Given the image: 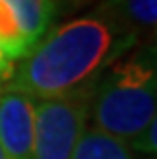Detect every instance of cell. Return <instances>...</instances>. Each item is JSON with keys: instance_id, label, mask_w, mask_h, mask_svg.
<instances>
[{"instance_id": "8", "label": "cell", "mask_w": 157, "mask_h": 159, "mask_svg": "<svg viewBox=\"0 0 157 159\" xmlns=\"http://www.w3.org/2000/svg\"><path fill=\"white\" fill-rule=\"evenodd\" d=\"M155 131H157V120L151 122V125H149L135 141H131L129 147H131V149H135V151H141V153H145V155H155V151H157Z\"/></svg>"}, {"instance_id": "6", "label": "cell", "mask_w": 157, "mask_h": 159, "mask_svg": "<svg viewBox=\"0 0 157 159\" xmlns=\"http://www.w3.org/2000/svg\"><path fill=\"white\" fill-rule=\"evenodd\" d=\"M16 10L25 35L35 45L45 35L51 19L57 10V0H6Z\"/></svg>"}, {"instance_id": "3", "label": "cell", "mask_w": 157, "mask_h": 159, "mask_svg": "<svg viewBox=\"0 0 157 159\" xmlns=\"http://www.w3.org/2000/svg\"><path fill=\"white\" fill-rule=\"evenodd\" d=\"M88 92L37 100L35 108V159H72L90 116Z\"/></svg>"}, {"instance_id": "5", "label": "cell", "mask_w": 157, "mask_h": 159, "mask_svg": "<svg viewBox=\"0 0 157 159\" xmlns=\"http://www.w3.org/2000/svg\"><path fill=\"white\" fill-rule=\"evenodd\" d=\"M72 159H137V155L120 139H114L94 126H86Z\"/></svg>"}, {"instance_id": "4", "label": "cell", "mask_w": 157, "mask_h": 159, "mask_svg": "<svg viewBox=\"0 0 157 159\" xmlns=\"http://www.w3.org/2000/svg\"><path fill=\"white\" fill-rule=\"evenodd\" d=\"M37 100L19 92H0V145L10 159H35Z\"/></svg>"}, {"instance_id": "2", "label": "cell", "mask_w": 157, "mask_h": 159, "mask_svg": "<svg viewBox=\"0 0 157 159\" xmlns=\"http://www.w3.org/2000/svg\"><path fill=\"white\" fill-rule=\"evenodd\" d=\"M94 129L129 145L157 120L155 47L127 53L100 74L90 98Z\"/></svg>"}, {"instance_id": "10", "label": "cell", "mask_w": 157, "mask_h": 159, "mask_svg": "<svg viewBox=\"0 0 157 159\" xmlns=\"http://www.w3.org/2000/svg\"><path fill=\"white\" fill-rule=\"evenodd\" d=\"M0 159H10V157H8V153L4 151V147H2V145H0Z\"/></svg>"}, {"instance_id": "7", "label": "cell", "mask_w": 157, "mask_h": 159, "mask_svg": "<svg viewBox=\"0 0 157 159\" xmlns=\"http://www.w3.org/2000/svg\"><path fill=\"white\" fill-rule=\"evenodd\" d=\"M106 8L137 35L139 31L155 29L157 0H106Z\"/></svg>"}, {"instance_id": "1", "label": "cell", "mask_w": 157, "mask_h": 159, "mask_svg": "<svg viewBox=\"0 0 157 159\" xmlns=\"http://www.w3.org/2000/svg\"><path fill=\"white\" fill-rule=\"evenodd\" d=\"M137 41L139 35L104 4L98 12L72 19L39 39L10 71L2 90L33 100L88 92L102 71L131 53Z\"/></svg>"}, {"instance_id": "9", "label": "cell", "mask_w": 157, "mask_h": 159, "mask_svg": "<svg viewBox=\"0 0 157 159\" xmlns=\"http://www.w3.org/2000/svg\"><path fill=\"white\" fill-rule=\"evenodd\" d=\"M10 71H12V61H10L8 57H6V53L0 49V86L8 80Z\"/></svg>"}]
</instances>
